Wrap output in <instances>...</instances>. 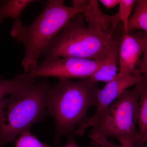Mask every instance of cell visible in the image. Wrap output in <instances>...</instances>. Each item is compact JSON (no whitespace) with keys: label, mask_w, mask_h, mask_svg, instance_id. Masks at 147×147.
<instances>
[{"label":"cell","mask_w":147,"mask_h":147,"mask_svg":"<svg viewBox=\"0 0 147 147\" xmlns=\"http://www.w3.org/2000/svg\"><path fill=\"white\" fill-rule=\"evenodd\" d=\"M89 7H68L63 0H49L40 14L28 26L20 20L14 21L10 35L25 48V55L21 62L25 73L38 65V59L53 40L74 17L84 13Z\"/></svg>","instance_id":"cell-1"},{"label":"cell","mask_w":147,"mask_h":147,"mask_svg":"<svg viewBox=\"0 0 147 147\" xmlns=\"http://www.w3.org/2000/svg\"><path fill=\"white\" fill-rule=\"evenodd\" d=\"M99 88L88 79L79 82L59 79L50 87L47 99V115L55 121V144L63 135L76 134L80 127L86 120L87 111L94 106Z\"/></svg>","instance_id":"cell-2"},{"label":"cell","mask_w":147,"mask_h":147,"mask_svg":"<svg viewBox=\"0 0 147 147\" xmlns=\"http://www.w3.org/2000/svg\"><path fill=\"white\" fill-rule=\"evenodd\" d=\"M51 87L45 77L21 87L0 102V147L15 140L47 114Z\"/></svg>","instance_id":"cell-3"},{"label":"cell","mask_w":147,"mask_h":147,"mask_svg":"<svg viewBox=\"0 0 147 147\" xmlns=\"http://www.w3.org/2000/svg\"><path fill=\"white\" fill-rule=\"evenodd\" d=\"M83 13L71 19L49 45L40 64L49 63L61 58L103 60L116 40L104 38L85 26Z\"/></svg>","instance_id":"cell-4"},{"label":"cell","mask_w":147,"mask_h":147,"mask_svg":"<svg viewBox=\"0 0 147 147\" xmlns=\"http://www.w3.org/2000/svg\"><path fill=\"white\" fill-rule=\"evenodd\" d=\"M140 87L127 90L100 116L90 137H113L120 143L128 142L139 146L138 123Z\"/></svg>","instance_id":"cell-5"},{"label":"cell","mask_w":147,"mask_h":147,"mask_svg":"<svg viewBox=\"0 0 147 147\" xmlns=\"http://www.w3.org/2000/svg\"><path fill=\"white\" fill-rule=\"evenodd\" d=\"M103 60L64 57L45 64H38L31 71L17 75L20 79L54 77L59 79H87L97 71Z\"/></svg>","instance_id":"cell-6"},{"label":"cell","mask_w":147,"mask_h":147,"mask_svg":"<svg viewBox=\"0 0 147 147\" xmlns=\"http://www.w3.org/2000/svg\"><path fill=\"white\" fill-rule=\"evenodd\" d=\"M143 75L137 69L128 75L123 76L117 74L112 81L106 83L101 89H99L96 97V111L94 115L87 119L77 131L78 135H82L85 129L93 127L105 110L129 88L136 86L142 80Z\"/></svg>","instance_id":"cell-7"},{"label":"cell","mask_w":147,"mask_h":147,"mask_svg":"<svg viewBox=\"0 0 147 147\" xmlns=\"http://www.w3.org/2000/svg\"><path fill=\"white\" fill-rule=\"evenodd\" d=\"M147 46V33L144 32L124 34L119 40V74L125 76L136 70Z\"/></svg>","instance_id":"cell-8"},{"label":"cell","mask_w":147,"mask_h":147,"mask_svg":"<svg viewBox=\"0 0 147 147\" xmlns=\"http://www.w3.org/2000/svg\"><path fill=\"white\" fill-rule=\"evenodd\" d=\"M88 27L96 31L101 36L113 39L114 32L120 22L117 13L113 16L104 14L96 0H90L89 7L83 13Z\"/></svg>","instance_id":"cell-9"},{"label":"cell","mask_w":147,"mask_h":147,"mask_svg":"<svg viewBox=\"0 0 147 147\" xmlns=\"http://www.w3.org/2000/svg\"><path fill=\"white\" fill-rule=\"evenodd\" d=\"M119 40H115L103 59L102 65L91 75L88 80L92 83L98 82L108 83L117 76V65L119 63Z\"/></svg>","instance_id":"cell-10"},{"label":"cell","mask_w":147,"mask_h":147,"mask_svg":"<svg viewBox=\"0 0 147 147\" xmlns=\"http://www.w3.org/2000/svg\"><path fill=\"white\" fill-rule=\"evenodd\" d=\"M140 87L139 100V146L147 142V76L143 75L138 84Z\"/></svg>","instance_id":"cell-11"},{"label":"cell","mask_w":147,"mask_h":147,"mask_svg":"<svg viewBox=\"0 0 147 147\" xmlns=\"http://www.w3.org/2000/svg\"><path fill=\"white\" fill-rule=\"evenodd\" d=\"M38 1L35 0H9L0 3V24L7 17L14 21L19 20L21 13L25 9L32 3Z\"/></svg>","instance_id":"cell-12"},{"label":"cell","mask_w":147,"mask_h":147,"mask_svg":"<svg viewBox=\"0 0 147 147\" xmlns=\"http://www.w3.org/2000/svg\"><path fill=\"white\" fill-rule=\"evenodd\" d=\"M128 33L141 30L147 33V0L137 1L134 12L127 24Z\"/></svg>","instance_id":"cell-13"},{"label":"cell","mask_w":147,"mask_h":147,"mask_svg":"<svg viewBox=\"0 0 147 147\" xmlns=\"http://www.w3.org/2000/svg\"><path fill=\"white\" fill-rule=\"evenodd\" d=\"M35 82L33 78L20 79L15 77L12 80H7L0 78V102L7 95L16 91L25 85Z\"/></svg>","instance_id":"cell-14"},{"label":"cell","mask_w":147,"mask_h":147,"mask_svg":"<svg viewBox=\"0 0 147 147\" xmlns=\"http://www.w3.org/2000/svg\"><path fill=\"white\" fill-rule=\"evenodd\" d=\"M14 141L15 147H52L46 143L40 142L36 136L31 133L30 129L22 132Z\"/></svg>","instance_id":"cell-15"},{"label":"cell","mask_w":147,"mask_h":147,"mask_svg":"<svg viewBox=\"0 0 147 147\" xmlns=\"http://www.w3.org/2000/svg\"><path fill=\"white\" fill-rule=\"evenodd\" d=\"M137 1L136 0H121L119 4V11L117 12L120 21L123 24L124 34H127V24Z\"/></svg>","instance_id":"cell-16"},{"label":"cell","mask_w":147,"mask_h":147,"mask_svg":"<svg viewBox=\"0 0 147 147\" xmlns=\"http://www.w3.org/2000/svg\"><path fill=\"white\" fill-rule=\"evenodd\" d=\"M94 142L97 146L100 147H147V145L144 146H135L128 142H123L121 143V145H117L113 142L108 141L107 138L104 137H90Z\"/></svg>","instance_id":"cell-17"},{"label":"cell","mask_w":147,"mask_h":147,"mask_svg":"<svg viewBox=\"0 0 147 147\" xmlns=\"http://www.w3.org/2000/svg\"><path fill=\"white\" fill-rule=\"evenodd\" d=\"M143 55V58L138 65L139 68L137 69V71L142 75L147 76V46Z\"/></svg>","instance_id":"cell-18"},{"label":"cell","mask_w":147,"mask_h":147,"mask_svg":"<svg viewBox=\"0 0 147 147\" xmlns=\"http://www.w3.org/2000/svg\"><path fill=\"white\" fill-rule=\"evenodd\" d=\"M99 1L106 8L110 9L119 5L121 0H100Z\"/></svg>","instance_id":"cell-19"},{"label":"cell","mask_w":147,"mask_h":147,"mask_svg":"<svg viewBox=\"0 0 147 147\" xmlns=\"http://www.w3.org/2000/svg\"><path fill=\"white\" fill-rule=\"evenodd\" d=\"M90 1L88 0H74L72 1L73 7L77 8L84 7L89 5Z\"/></svg>","instance_id":"cell-20"},{"label":"cell","mask_w":147,"mask_h":147,"mask_svg":"<svg viewBox=\"0 0 147 147\" xmlns=\"http://www.w3.org/2000/svg\"><path fill=\"white\" fill-rule=\"evenodd\" d=\"M61 147H80L74 142V140L71 138H70L67 144Z\"/></svg>","instance_id":"cell-21"},{"label":"cell","mask_w":147,"mask_h":147,"mask_svg":"<svg viewBox=\"0 0 147 147\" xmlns=\"http://www.w3.org/2000/svg\"><path fill=\"white\" fill-rule=\"evenodd\" d=\"M146 144H147V143H146Z\"/></svg>","instance_id":"cell-22"}]
</instances>
